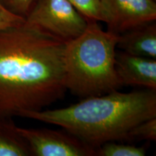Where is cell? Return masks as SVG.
<instances>
[{"label": "cell", "mask_w": 156, "mask_h": 156, "mask_svg": "<svg viewBox=\"0 0 156 156\" xmlns=\"http://www.w3.org/2000/svg\"><path fill=\"white\" fill-rule=\"evenodd\" d=\"M146 149L144 147L107 142L96 149L99 156H144Z\"/></svg>", "instance_id": "obj_10"}, {"label": "cell", "mask_w": 156, "mask_h": 156, "mask_svg": "<svg viewBox=\"0 0 156 156\" xmlns=\"http://www.w3.org/2000/svg\"><path fill=\"white\" fill-rule=\"evenodd\" d=\"M20 116L61 126L96 150L107 142L126 141L132 128L156 117V90H116L65 108L25 112Z\"/></svg>", "instance_id": "obj_2"}, {"label": "cell", "mask_w": 156, "mask_h": 156, "mask_svg": "<svg viewBox=\"0 0 156 156\" xmlns=\"http://www.w3.org/2000/svg\"><path fill=\"white\" fill-rule=\"evenodd\" d=\"M119 35L103 30L97 21L88 20L85 30L67 42L64 55L67 90L76 96H96L122 86L116 67Z\"/></svg>", "instance_id": "obj_3"}, {"label": "cell", "mask_w": 156, "mask_h": 156, "mask_svg": "<svg viewBox=\"0 0 156 156\" xmlns=\"http://www.w3.org/2000/svg\"><path fill=\"white\" fill-rule=\"evenodd\" d=\"M37 0H0L5 8L13 15L24 20L28 16Z\"/></svg>", "instance_id": "obj_13"}, {"label": "cell", "mask_w": 156, "mask_h": 156, "mask_svg": "<svg viewBox=\"0 0 156 156\" xmlns=\"http://www.w3.org/2000/svg\"><path fill=\"white\" fill-rule=\"evenodd\" d=\"M25 23V20L7 10L0 3V30L17 26Z\"/></svg>", "instance_id": "obj_14"}, {"label": "cell", "mask_w": 156, "mask_h": 156, "mask_svg": "<svg viewBox=\"0 0 156 156\" xmlns=\"http://www.w3.org/2000/svg\"><path fill=\"white\" fill-rule=\"evenodd\" d=\"M17 130L30 147L33 156H95L96 150L67 131L49 129Z\"/></svg>", "instance_id": "obj_5"}, {"label": "cell", "mask_w": 156, "mask_h": 156, "mask_svg": "<svg viewBox=\"0 0 156 156\" xmlns=\"http://www.w3.org/2000/svg\"><path fill=\"white\" fill-rule=\"evenodd\" d=\"M116 71L121 85L156 90V60L124 51L116 54Z\"/></svg>", "instance_id": "obj_7"}, {"label": "cell", "mask_w": 156, "mask_h": 156, "mask_svg": "<svg viewBox=\"0 0 156 156\" xmlns=\"http://www.w3.org/2000/svg\"><path fill=\"white\" fill-rule=\"evenodd\" d=\"M66 44L25 23L0 30V118L41 111L63 98Z\"/></svg>", "instance_id": "obj_1"}, {"label": "cell", "mask_w": 156, "mask_h": 156, "mask_svg": "<svg viewBox=\"0 0 156 156\" xmlns=\"http://www.w3.org/2000/svg\"><path fill=\"white\" fill-rule=\"evenodd\" d=\"M117 47L126 53L156 58V24L148 23L119 35Z\"/></svg>", "instance_id": "obj_8"}, {"label": "cell", "mask_w": 156, "mask_h": 156, "mask_svg": "<svg viewBox=\"0 0 156 156\" xmlns=\"http://www.w3.org/2000/svg\"><path fill=\"white\" fill-rule=\"evenodd\" d=\"M87 20L101 22L100 12L102 0H69Z\"/></svg>", "instance_id": "obj_12"}, {"label": "cell", "mask_w": 156, "mask_h": 156, "mask_svg": "<svg viewBox=\"0 0 156 156\" xmlns=\"http://www.w3.org/2000/svg\"><path fill=\"white\" fill-rule=\"evenodd\" d=\"M25 23L67 43L83 34L87 20L69 0H37Z\"/></svg>", "instance_id": "obj_4"}, {"label": "cell", "mask_w": 156, "mask_h": 156, "mask_svg": "<svg viewBox=\"0 0 156 156\" xmlns=\"http://www.w3.org/2000/svg\"><path fill=\"white\" fill-rule=\"evenodd\" d=\"M30 147L11 118H0V156H31Z\"/></svg>", "instance_id": "obj_9"}, {"label": "cell", "mask_w": 156, "mask_h": 156, "mask_svg": "<svg viewBox=\"0 0 156 156\" xmlns=\"http://www.w3.org/2000/svg\"><path fill=\"white\" fill-rule=\"evenodd\" d=\"M100 17L108 31L119 35L155 21L156 3L155 0H102Z\"/></svg>", "instance_id": "obj_6"}, {"label": "cell", "mask_w": 156, "mask_h": 156, "mask_svg": "<svg viewBox=\"0 0 156 156\" xmlns=\"http://www.w3.org/2000/svg\"><path fill=\"white\" fill-rule=\"evenodd\" d=\"M130 140H156V117L149 119L136 125L127 134L126 141Z\"/></svg>", "instance_id": "obj_11"}]
</instances>
